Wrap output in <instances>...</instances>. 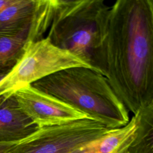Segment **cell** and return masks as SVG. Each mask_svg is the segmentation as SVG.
Here are the masks:
<instances>
[{"instance_id": "8992f818", "label": "cell", "mask_w": 153, "mask_h": 153, "mask_svg": "<svg viewBox=\"0 0 153 153\" xmlns=\"http://www.w3.org/2000/svg\"><path fill=\"white\" fill-rule=\"evenodd\" d=\"M13 95L21 110L39 128L88 118L81 112L32 85L19 89Z\"/></svg>"}, {"instance_id": "52a82bcc", "label": "cell", "mask_w": 153, "mask_h": 153, "mask_svg": "<svg viewBox=\"0 0 153 153\" xmlns=\"http://www.w3.org/2000/svg\"><path fill=\"white\" fill-rule=\"evenodd\" d=\"M38 128L21 110L13 94L0 96V143H18Z\"/></svg>"}, {"instance_id": "9c48e42d", "label": "cell", "mask_w": 153, "mask_h": 153, "mask_svg": "<svg viewBox=\"0 0 153 153\" xmlns=\"http://www.w3.org/2000/svg\"><path fill=\"white\" fill-rule=\"evenodd\" d=\"M137 129L127 153H153V104L134 114Z\"/></svg>"}, {"instance_id": "ba28073f", "label": "cell", "mask_w": 153, "mask_h": 153, "mask_svg": "<svg viewBox=\"0 0 153 153\" xmlns=\"http://www.w3.org/2000/svg\"><path fill=\"white\" fill-rule=\"evenodd\" d=\"M137 117L133 115L124 126L112 129L87 149V153H127L137 129Z\"/></svg>"}, {"instance_id": "30bf717a", "label": "cell", "mask_w": 153, "mask_h": 153, "mask_svg": "<svg viewBox=\"0 0 153 153\" xmlns=\"http://www.w3.org/2000/svg\"><path fill=\"white\" fill-rule=\"evenodd\" d=\"M30 31L14 36H0V74H7L22 56Z\"/></svg>"}, {"instance_id": "5b68a950", "label": "cell", "mask_w": 153, "mask_h": 153, "mask_svg": "<svg viewBox=\"0 0 153 153\" xmlns=\"http://www.w3.org/2000/svg\"><path fill=\"white\" fill-rule=\"evenodd\" d=\"M111 130L87 118L44 127L18 142L10 153H71L86 148Z\"/></svg>"}, {"instance_id": "4fadbf2b", "label": "cell", "mask_w": 153, "mask_h": 153, "mask_svg": "<svg viewBox=\"0 0 153 153\" xmlns=\"http://www.w3.org/2000/svg\"><path fill=\"white\" fill-rule=\"evenodd\" d=\"M86 148H82V149H78V150H76L72 152H71V153H84L85 151V149H86Z\"/></svg>"}, {"instance_id": "5bb4252c", "label": "cell", "mask_w": 153, "mask_h": 153, "mask_svg": "<svg viewBox=\"0 0 153 153\" xmlns=\"http://www.w3.org/2000/svg\"><path fill=\"white\" fill-rule=\"evenodd\" d=\"M7 74H0V80H1Z\"/></svg>"}, {"instance_id": "3957f363", "label": "cell", "mask_w": 153, "mask_h": 153, "mask_svg": "<svg viewBox=\"0 0 153 153\" xmlns=\"http://www.w3.org/2000/svg\"><path fill=\"white\" fill-rule=\"evenodd\" d=\"M109 7L103 0H54L47 37L57 47L74 54L93 70L97 47Z\"/></svg>"}, {"instance_id": "277c9868", "label": "cell", "mask_w": 153, "mask_h": 153, "mask_svg": "<svg viewBox=\"0 0 153 153\" xmlns=\"http://www.w3.org/2000/svg\"><path fill=\"white\" fill-rule=\"evenodd\" d=\"M74 67L91 69L74 54L53 45L47 37L29 40L17 62L0 80V96H10L22 87Z\"/></svg>"}, {"instance_id": "8fae6325", "label": "cell", "mask_w": 153, "mask_h": 153, "mask_svg": "<svg viewBox=\"0 0 153 153\" xmlns=\"http://www.w3.org/2000/svg\"><path fill=\"white\" fill-rule=\"evenodd\" d=\"M17 143H0V153H10Z\"/></svg>"}, {"instance_id": "7a4b0ae2", "label": "cell", "mask_w": 153, "mask_h": 153, "mask_svg": "<svg viewBox=\"0 0 153 153\" xmlns=\"http://www.w3.org/2000/svg\"><path fill=\"white\" fill-rule=\"evenodd\" d=\"M107 128L115 129L129 121L128 111L100 74L85 67L65 69L31 84Z\"/></svg>"}, {"instance_id": "7c38bea8", "label": "cell", "mask_w": 153, "mask_h": 153, "mask_svg": "<svg viewBox=\"0 0 153 153\" xmlns=\"http://www.w3.org/2000/svg\"><path fill=\"white\" fill-rule=\"evenodd\" d=\"M13 0H0V13L8 6Z\"/></svg>"}, {"instance_id": "6da1fadb", "label": "cell", "mask_w": 153, "mask_h": 153, "mask_svg": "<svg viewBox=\"0 0 153 153\" xmlns=\"http://www.w3.org/2000/svg\"><path fill=\"white\" fill-rule=\"evenodd\" d=\"M91 66L133 114L153 104V1L109 7Z\"/></svg>"}]
</instances>
